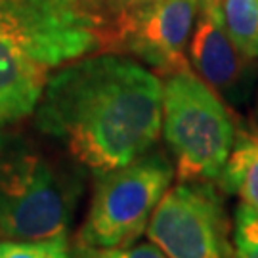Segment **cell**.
<instances>
[{"label":"cell","instance_id":"cell-6","mask_svg":"<svg viewBox=\"0 0 258 258\" xmlns=\"http://www.w3.org/2000/svg\"><path fill=\"white\" fill-rule=\"evenodd\" d=\"M148 239L168 258H231L230 226L218 189L180 180L159 201Z\"/></svg>","mask_w":258,"mask_h":258},{"label":"cell","instance_id":"cell-5","mask_svg":"<svg viewBox=\"0 0 258 258\" xmlns=\"http://www.w3.org/2000/svg\"><path fill=\"white\" fill-rule=\"evenodd\" d=\"M165 153H146L128 165L96 178L90 207L79 231L86 250L124 249L146 233L151 214L174 180Z\"/></svg>","mask_w":258,"mask_h":258},{"label":"cell","instance_id":"cell-3","mask_svg":"<svg viewBox=\"0 0 258 258\" xmlns=\"http://www.w3.org/2000/svg\"><path fill=\"white\" fill-rule=\"evenodd\" d=\"M84 189L83 166L18 130L0 128V235H67Z\"/></svg>","mask_w":258,"mask_h":258},{"label":"cell","instance_id":"cell-1","mask_svg":"<svg viewBox=\"0 0 258 258\" xmlns=\"http://www.w3.org/2000/svg\"><path fill=\"white\" fill-rule=\"evenodd\" d=\"M35 126L96 174L146 155L163 122V83L119 54H90L59 67L33 111Z\"/></svg>","mask_w":258,"mask_h":258},{"label":"cell","instance_id":"cell-2","mask_svg":"<svg viewBox=\"0 0 258 258\" xmlns=\"http://www.w3.org/2000/svg\"><path fill=\"white\" fill-rule=\"evenodd\" d=\"M113 42L102 0H0V128L33 115L54 71Z\"/></svg>","mask_w":258,"mask_h":258},{"label":"cell","instance_id":"cell-10","mask_svg":"<svg viewBox=\"0 0 258 258\" xmlns=\"http://www.w3.org/2000/svg\"><path fill=\"white\" fill-rule=\"evenodd\" d=\"M224 25L249 59L258 57V0H220Z\"/></svg>","mask_w":258,"mask_h":258},{"label":"cell","instance_id":"cell-7","mask_svg":"<svg viewBox=\"0 0 258 258\" xmlns=\"http://www.w3.org/2000/svg\"><path fill=\"white\" fill-rule=\"evenodd\" d=\"M201 0L128 2L115 21V42L155 73L170 75L187 67Z\"/></svg>","mask_w":258,"mask_h":258},{"label":"cell","instance_id":"cell-9","mask_svg":"<svg viewBox=\"0 0 258 258\" xmlns=\"http://www.w3.org/2000/svg\"><path fill=\"white\" fill-rule=\"evenodd\" d=\"M226 194L239 197L241 205L258 212V130L241 132L218 176Z\"/></svg>","mask_w":258,"mask_h":258},{"label":"cell","instance_id":"cell-12","mask_svg":"<svg viewBox=\"0 0 258 258\" xmlns=\"http://www.w3.org/2000/svg\"><path fill=\"white\" fill-rule=\"evenodd\" d=\"M231 258H258V212L241 203L233 220Z\"/></svg>","mask_w":258,"mask_h":258},{"label":"cell","instance_id":"cell-4","mask_svg":"<svg viewBox=\"0 0 258 258\" xmlns=\"http://www.w3.org/2000/svg\"><path fill=\"white\" fill-rule=\"evenodd\" d=\"M161 130L176 176L189 182L218 180L237 138L235 120L220 94L189 65L165 75Z\"/></svg>","mask_w":258,"mask_h":258},{"label":"cell","instance_id":"cell-15","mask_svg":"<svg viewBox=\"0 0 258 258\" xmlns=\"http://www.w3.org/2000/svg\"><path fill=\"white\" fill-rule=\"evenodd\" d=\"M69 258H71V256H69ZM73 258H84V256H73Z\"/></svg>","mask_w":258,"mask_h":258},{"label":"cell","instance_id":"cell-8","mask_svg":"<svg viewBox=\"0 0 258 258\" xmlns=\"http://www.w3.org/2000/svg\"><path fill=\"white\" fill-rule=\"evenodd\" d=\"M187 57L195 73L231 103L245 98L249 57L231 40L224 25L220 0H201Z\"/></svg>","mask_w":258,"mask_h":258},{"label":"cell","instance_id":"cell-14","mask_svg":"<svg viewBox=\"0 0 258 258\" xmlns=\"http://www.w3.org/2000/svg\"><path fill=\"white\" fill-rule=\"evenodd\" d=\"M120 2H124V4H128V2H138V0H120Z\"/></svg>","mask_w":258,"mask_h":258},{"label":"cell","instance_id":"cell-11","mask_svg":"<svg viewBox=\"0 0 258 258\" xmlns=\"http://www.w3.org/2000/svg\"><path fill=\"white\" fill-rule=\"evenodd\" d=\"M71 247L67 235L42 239H0V258H69Z\"/></svg>","mask_w":258,"mask_h":258},{"label":"cell","instance_id":"cell-13","mask_svg":"<svg viewBox=\"0 0 258 258\" xmlns=\"http://www.w3.org/2000/svg\"><path fill=\"white\" fill-rule=\"evenodd\" d=\"M94 258H168L153 243H134L124 249L98 250Z\"/></svg>","mask_w":258,"mask_h":258},{"label":"cell","instance_id":"cell-16","mask_svg":"<svg viewBox=\"0 0 258 258\" xmlns=\"http://www.w3.org/2000/svg\"><path fill=\"white\" fill-rule=\"evenodd\" d=\"M256 109H258V105H256Z\"/></svg>","mask_w":258,"mask_h":258}]
</instances>
